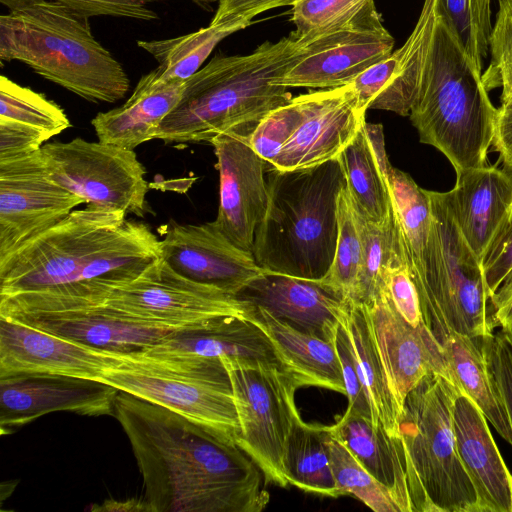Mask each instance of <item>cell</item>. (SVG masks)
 I'll return each mask as SVG.
<instances>
[{
	"mask_svg": "<svg viewBox=\"0 0 512 512\" xmlns=\"http://www.w3.org/2000/svg\"><path fill=\"white\" fill-rule=\"evenodd\" d=\"M160 257L148 224L87 204L0 260V297L15 312L100 306Z\"/></svg>",
	"mask_w": 512,
	"mask_h": 512,
	"instance_id": "cell-1",
	"label": "cell"
},
{
	"mask_svg": "<svg viewBox=\"0 0 512 512\" xmlns=\"http://www.w3.org/2000/svg\"><path fill=\"white\" fill-rule=\"evenodd\" d=\"M114 417L141 473L146 511L260 512L269 502L260 467L236 444L163 406L119 391Z\"/></svg>",
	"mask_w": 512,
	"mask_h": 512,
	"instance_id": "cell-2",
	"label": "cell"
},
{
	"mask_svg": "<svg viewBox=\"0 0 512 512\" xmlns=\"http://www.w3.org/2000/svg\"><path fill=\"white\" fill-rule=\"evenodd\" d=\"M307 42L293 31L247 55H216L185 80L180 101L160 123L155 139L210 144L229 130L250 134L269 112L293 98L287 87L273 83L300 59Z\"/></svg>",
	"mask_w": 512,
	"mask_h": 512,
	"instance_id": "cell-3",
	"label": "cell"
},
{
	"mask_svg": "<svg viewBox=\"0 0 512 512\" xmlns=\"http://www.w3.org/2000/svg\"><path fill=\"white\" fill-rule=\"evenodd\" d=\"M481 75L438 0L409 117L420 142L442 152L456 174L487 164L497 108Z\"/></svg>",
	"mask_w": 512,
	"mask_h": 512,
	"instance_id": "cell-4",
	"label": "cell"
},
{
	"mask_svg": "<svg viewBox=\"0 0 512 512\" xmlns=\"http://www.w3.org/2000/svg\"><path fill=\"white\" fill-rule=\"evenodd\" d=\"M89 16L56 0H26L0 16V60L20 61L90 102L129 90L122 65L93 36Z\"/></svg>",
	"mask_w": 512,
	"mask_h": 512,
	"instance_id": "cell-5",
	"label": "cell"
},
{
	"mask_svg": "<svg viewBox=\"0 0 512 512\" xmlns=\"http://www.w3.org/2000/svg\"><path fill=\"white\" fill-rule=\"evenodd\" d=\"M268 205L252 254L264 272L322 279L335 255L338 196L346 186L338 160L296 170L266 169Z\"/></svg>",
	"mask_w": 512,
	"mask_h": 512,
	"instance_id": "cell-6",
	"label": "cell"
},
{
	"mask_svg": "<svg viewBox=\"0 0 512 512\" xmlns=\"http://www.w3.org/2000/svg\"><path fill=\"white\" fill-rule=\"evenodd\" d=\"M459 391L447 378L432 373L405 398L400 438L412 512H480L453 430Z\"/></svg>",
	"mask_w": 512,
	"mask_h": 512,
	"instance_id": "cell-7",
	"label": "cell"
},
{
	"mask_svg": "<svg viewBox=\"0 0 512 512\" xmlns=\"http://www.w3.org/2000/svg\"><path fill=\"white\" fill-rule=\"evenodd\" d=\"M99 381L174 411L237 445L238 414L221 358H157L140 351L119 354Z\"/></svg>",
	"mask_w": 512,
	"mask_h": 512,
	"instance_id": "cell-8",
	"label": "cell"
},
{
	"mask_svg": "<svg viewBox=\"0 0 512 512\" xmlns=\"http://www.w3.org/2000/svg\"><path fill=\"white\" fill-rule=\"evenodd\" d=\"M425 191L432 213L438 276L421 303L424 323L440 346L450 333L472 338L490 336L497 326L493 295L485 284L482 263L465 241L446 192Z\"/></svg>",
	"mask_w": 512,
	"mask_h": 512,
	"instance_id": "cell-9",
	"label": "cell"
},
{
	"mask_svg": "<svg viewBox=\"0 0 512 512\" xmlns=\"http://www.w3.org/2000/svg\"><path fill=\"white\" fill-rule=\"evenodd\" d=\"M228 370L239 421L237 445L268 482L286 487V446L300 417L295 392L301 387L279 364L220 357Z\"/></svg>",
	"mask_w": 512,
	"mask_h": 512,
	"instance_id": "cell-10",
	"label": "cell"
},
{
	"mask_svg": "<svg viewBox=\"0 0 512 512\" xmlns=\"http://www.w3.org/2000/svg\"><path fill=\"white\" fill-rule=\"evenodd\" d=\"M103 305L131 321L169 331L224 316L248 320L254 310L234 294L183 277L161 258L134 280L113 288Z\"/></svg>",
	"mask_w": 512,
	"mask_h": 512,
	"instance_id": "cell-11",
	"label": "cell"
},
{
	"mask_svg": "<svg viewBox=\"0 0 512 512\" xmlns=\"http://www.w3.org/2000/svg\"><path fill=\"white\" fill-rule=\"evenodd\" d=\"M41 153L51 178L85 203L146 215V170L134 150L75 138L46 143Z\"/></svg>",
	"mask_w": 512,
	"mask_h": 512,
	"instance_id": "cell-12",
	"label": "cell"
},
{
	"mask_svg": "<svg viewBox=\"0 0 512 512\" xmlns=\"http://www.w3.org/2000/svg\"><path fill=\"white\" fill-rule=\"evenodd\" d=\"M300 36L308 39L304 53L273 84L319 89L345 86L389 56L394 46L374 0L333 26Z\"/></svg>",
	"mask_w": 512,
	"mask_h": 512,
	"instance_id": "cell-13",
	"label": "cell"
},
{
	"mask_svg": "<svg viewBox=\"0 0 512 512\" xmlns=\"http://www.w3.org/2000/svg\"><path fill=\"white\" fill-rule=\"evenodd\" d=\"M83 203L51 178L41 149L0 162V260Z\"/></svg>",
	"mask_w": 512,
	"mask_h": 512,
	"instance_id": "cell-14",
	"label": "cell"
},
{
	"mask_svg": "<svg viewBox=\"0 0 512 512\" xmlns=\"http://www.w3.org/2000/svg\"><path fill=\"white\" fill-rule=\"evenodd\" d=\"M248 135L229 130L210 142L219 172V208L212 222L233 244L252 253L268 205V164L252 149Z\"/></svg>",
	"mask_w": 512,
	"mask_h": 512,
	"instance_id": "cell-15",
	"label": "cell"
},
{
	"mask_svg": "<svg viewBox=\"0 0 512 512\" xmlns=\"http://www.w3.org/2000/svg\"><path fill=\"white\" fill-rule=\"evenodd\" d=\"M119 390L98 380L21 373L0 377V432L9 435L58 411L80 416H114Z\"/></svg>",
	"mask_w": 512,
	"mask_h": 512,
	"instance_id": "cell-16",
	"label": "cell"
},
{
	"mask_svg": "<svg viewBox=\"0 0 512 512\" xmlns=\"http://www.w3.org/2000/svg\"><path fill=\"white\" fill-rule=\"evenodd\" d=\"M302 120L270 166L286 171L336 160L365 124L351 84L301 94Z\"/></svg>",
	"mask_w": 512,
	"mask_h": 512,
	"instance_id": "cell-17",
	"label": "cell"
},
{
	"mask_svg": "<svg viewBox=\"0 0 512 512\" xmlns=\"http://www.w3.org/2000/svg\"><path fill=\"white\" fill-rule=\"evenodd\" d=\"M161 231V260L190 280L236 295L263 272L253 254L233 244L213 222L170 220Z\"/></svg>",
	"mask_w": 512,
	"mask_h": 512,
	"instance_id": "cell-18",
	"label": "cell"
},
{
	"mask_svg": "<svg viewBox=\"0 0 512 512\" xmlns=\"http://www.w3.org/2000/svg\"><path fill=\"white\" fill-rule=\"evenodd\" d=\"M362 307L402 412L406 396L426 376L436 373L451 381L441 346L427 327L415 328L401 317L385 288Z\"/></svg>",
	"mask_w": 512,
	"mask_h": 512,
	"instance_id": "cell-19",
	"label": "cell"
},
{
	"mask_svg": "<svg viewBox=\"0 0 512 512\" xmlns=\"http://www.w3.org/2000/svg\"><path fill=\"white\" fill-rule=\"evenodd\" d=\"M118 359L119 354L84 346L0 316V377L41 373L99 381Z\"/></svg>",
	"mask_w": 512,
	"mask_h": 512,
	"instance_id": "cell-20",
	"label": "cell"
},
{
	"mask_svg": "<svg viewBox=\"0 0 512 512\" xmlns=\"http://www.w3.org/2000/svg\"><path fill=\"white\" fill-rule=\"evenodd\" d=\"M236 296L301 331L329 342L335 340L340 319L349 303V299L323 279L264 271Z\"/></svg>",
	"mask_w": 512,
	"mask_h": 512,
	"instance_id": "cell-21",
	"label": "cell"
},
{
	"mask_svg": "<svg viewBox=\"0 0 512 512\" xmlns=\"http://www.w3.org/2000/svg\"><path fill=\"white\" fill-rule=\"evenodd\" d=\"M446 192L455 221L482 263L488 250L512 220V174L496 165L457 173Z\"/></svg>",
	"mask_w": 512,
	"mask_h": 512,
	"instance_id": "cell-22",
	"label": "cell"
},
{
	"mask_svg": "<svg viewBox=\"0 0 512 512\" xmlns=\"http://www.w3.org/2000/svg\"><path fill=\"white\" fill-rule=\"evenodd\" d=\"M0 316L84 346L116 354L141 351L170 332L126 319L105 305Z\"/></svg>",
	"mask_w": 512,
	"mask_h": 512,
	"instance_id": "cell-23",
	"label": "cell"
},
{
	"mask_svg": "<svg viewBox=\"0 0 512 512\" xmlns=\"http://www.w3.org/2000/svg\"><path fill=\"white\" fill-rule=\"evenodd\" d=\"M452 418L457 451L476 491L480 512H512V473L486 417L469 396L459 391Z\"/></svg>",
	"mask_w": 512,
	"mask_h": 512,
	"instance_id": "cell-24",
	"label": "cell"
},
{
	"mask_svg": "<svg viewBox=\"0 0 512 512\" xmlns=\"http://www.w3.org/2000/svg\"><path fill=\"white\" fill-rule=\"evenodd\" d=\"M157 358H220L281 365L265 332L245 318L224 316L168 332L140 351ZM282 366V365H281Z\"/></svg>",
	"mask_w": 512,
	"mask_h": 512,
	"instance_id": "cell-25",
	"label": "cell"
},
{
	"mask_svg": "<svg viewBox=\"0 0 512 512\" xmlns=\"http://www.w3.org/2000/svg\"><path fill=\"white\" fill-rule=\"evenodd\" d=\"M184 87V80L164 79L157 67L143 75L123 105L91 120L98 140L129 150L155 140L160 123L180 101Z\"/></svg>",
	"mask_w": 512,
	"mask_h": 512,
	"instance_id": "cell-26",
	"label": "cell"
},
{
	"mask_svg": "<svg viewBox=\"0 0 512 512\" xmlns=\"http://www.w3.org/2000/svg\"><path fill=\"white\" fill-rule=\"evenodd\" d=\"M386 179L404 254L421 304L431 293L438 276L429 198L409 174L391 164Z\"/></svg>",
	"mask_w": 512,
	"mask_h": 512,
	"instance_id": "cell-27",
	"label": "cell"
},
{
	"mask_svg": "<svg viewBox=\"0 0 512 512\" xmlns=\"http://www.w3.org/2000/svg\"><path fill=\"white\" fill-rule=\"evenodd\" d=\"M253 307L248 320L265 332L282 367L295 377L301 387L326 388L345 395L335 340L329 342L301 331L267 311Z\"/></svg>",
	"mask_w": 512,
	"mask_h": 512,
	"instance_id": "cell-28",
	"label": "cell"
},
{
	"mask_svg": "<svg viewBox=\"0 0 512 512\" xmlns=\"http://www.w3.org/2000/svg\"><path fill=\"white\" fill-rule=\"evenodd\" d=\"M331 433L389 489L400 512H412L400 437H392L384 428H376L371 420L347 411L331 425Z\"/></svg>",
	"mask_w": 512,
	"mask_h": 512,
	"instance_id": "cell-29",
	"label": "cell"
},
{
	"mask_svg": "<svg viewBox=\"0 0 512 512\" xmlns=\"http://www.w3.org/2000/svg\"><path fill=\"white\" fill-rule=\"evenodd\" d=\"M349 337L357 372L376 428L400 437L402 411L394 398L362 305L349 303L340 319Z\"/></svg>",
	"mask_w": 512,
	"mask_h": 512,
	"instance_id": "cell-30",
	"label": "cell"
},
{
	"mask_svg": "<svg viewBox=\"0 0 512 512\" xmlns=\"http://www.w3.org/2000/svg\"><path fill=\"white\" fill-rule=\"evenodd\" d=\"M452 383L469 396L496 432L512 446V430L482 354L480 338L450 333L441 344Z\"/></svg>",
	"mask_w": 512,
	"mask_h": 512,
	"instance_id": "cell-31",
	"label": "cell"
},
{
	"mask_svg": "<svg viewBox=\"0 0 512 512\" xmlns=\"http://www.w3.org/2000/svg\"><path fill=\"white\" fill-rule=\"evenodd\" d=\"M337 160L353 208L372 222H383L392 210L387 171L380 165L365 124Z\"/></svg>",
	"mask_w": 512,
	"mask_h": 512,
	"instance_id": "cell-32",
	"label": "cell"
},
{
	"mask_svg": "<svg viewBox=\"0 0 512 512\" xmlns=\"http://www.w3.org/2000/svg\"><path fill=\"white\" fill-rule=\"evenodd\" d=\"M331 426L309 424L299 417L289 436L285 474L289 484L310 493L341 496L331 466Z\"/></svg>",
	"mask_w": 512,
	"mask_h": 512,
	"instance_id": "cell-33",
	"label": "cell"
},
{
	"mask_svg": "<svg viewBox=\"0 0 512 512\" xmlns=\"http://www.w3.org/2000/svg\"><path fill=\"white\" fill-rule=\"evenodd\" d=\"M252 24V20L234 19L209 26L179 37L163 40H141L137 45L158 62L164 79L187 80L195 74L224 38Z\"/></svg>",
	"mask_w": 512,
	"mask_h": 512,
	"instance_id": "cell-34",
	"label": "cell"
},
{
	"mask_svg": "<svg viewBox=\"0 0 512 512\" xmlns=\"http://www.w3.org/2000/svg\"><path fill=\"white\" fill-rule=\"evenodd\" d=\"M354 212L362 243V265L350 301L363 305L384 288L385 271L401 249V237L393 208L383 222H372Z\"/></svg>",
	"mask_w": 512,
	"mask_h": 512,
	"instance_id": "cell-35",
	"label": "cell"
},
{
	"mask_svg": "<svg viewBox=\"0 0 512 512\" xmlns=\"http://www.w3.org/2000/svg\"><path fill=\"white\" fill-rule=\"evenodd\" d=\"M0 119L36 127L51 137L71 127L57 103L4 75L0 77Z\"/></svg>",
	"mask_w": 512,
	"mask_h": 512,
	"instance_id": "cell-36",
	"label": "cell"
},
{
	"mask_svg": "<svg viewBox=\"0 0 512 512\" xmlns=\"http://www.w3.org/2000/svg\"><path fill=\"white\" fill-rule=\"evenodd\" d=\"M338 237L335 255L322 279L350 300L362 265V243L354 208L346 187L338 196Z\"/></svg>",
	"mask_w": 512,
	"mask_h": 512,
	"instance_id": "cell-37",
	"label": "cell"
},
{
	"mask_svg": "<svg viewBox=\"0 0 512 512\" xmlns=\"http://www.w3.org/2000/svg\"><path fill=\"white\" fill-rule=\"evenodd\" d=\"M332 434V433H331ZM331 466L340 495H353L375 512H400L389 489L373 477L333 436Z\"/></svg>",
	"mask_w": 512,
	"mask_h": 512,
	"instance_id": "cell-38",
	"label": "cell"
},
{
	"mask_svg": "<svg viewBox=\"0 0 512 512\" xmlns=\"http://www.w3.org/2000/svg\"><path fill=\"white\" fill-rule=\"evenodd\" d=\"M498 12L489 38L490 64L481 79L489 92L501 88V103L512 102V0H498Z\"/></svg>",
	"mask_w": 512,
	"mask_h": 512,
	"instance_id": "cell-39",
	"label": "cell"
},
{
	"mask_svg": "<svg viewBox=\"0 0 512 512\" xmlns=\"http://www.w3.org/2000/svg\"><path fill=\"white\" fill-rule=\"evenodd\" d=\"M302 117L303 101L302 96L298 95L269 112L258 122L248 135L250 146L267 164L272 165L299 126Z\"/></svg>",
	"mask_w": 512,
	"mask_h": 512,
	"instance_id": "cell-40",
	"label": "cell"
},
{
	"mask_svg": "<svg viewBox=\"0 0 512 512\" xmlns=\"http://www.w3.org/2000/svg\"><path fill=\"white\" fill-rule=\"evenodd\" d=\"M384 284L392 304L401 317L415 328L426 327L418 291L406 261L402 242L401 249L385 271Z\"/></svg>",
	"mask_w": 512,
	"mask_h": 512,
	"instance_id": "cell-41",
	"label": "cell"
},
{
	"mask_svg": "<svg viewBox=\"0 0 512 512\" xmlns=\"http://www.w3.org/2000/svg\"><path fill=\"white\" fill-rule=\"evenodd\" d=\"M368 0H298L292 6L295 32L305 35L324 30L354 14Z\"/></svg>",
	"mask_w": 512,
	"mask_h": 512,
	"instance_id": "cell-42",
	"label": "cell"
},
{
	"mask_svg": "<svg viewBox=\"0 0 512 512\" xmlns=\"http://www.w3.org/2000/svg\"><path fill=\"white\" fill-rule=\"evenodd\" d=\"M480 345L512 430V332L499 330L480 338Z\"/></svg>",
	"mask_w": 512,
	"mask_h": 512,
	"instance_id": "cell-43",
	"label": "cell"
},
{
	"mask_svg": "<svg viewBox=\"0 0 512 512\" xmlns=\"http://www.w3.org/2000/svg\"><path fill=\"white\" fill-rule=\"evenodd\" d=\"M26 0H0L8 9ZM89 17L114 16L150 21L158 18L148 5L163 0H56ZM206 11H212V4L218 0H189Z\"/></svg>",
	"mask_w": 512,
	"mask_h": 512,
	"instance_id": "cell-44",
	"label": "cell"
},
{
	"mask_svg": "<svg viewBox=\"0 0 512 512\" xmlns=\"http://www.w3.org/2000/svg\"><path fill=\"white\" fill-rule=\"evenodd\" d=\"M335 347L341 364L345 396L348 399L346 411L372 421L370 405L357 372L352 346L347 332L341 324L335 337Z\"/></svg>",
	"mask_w": 512,
	"mask_h": 512,
	"instance_id": "cell-45",
	"label": "cell"
},
{
	"mask_svg": "<svg viewBox=\"0 0 512 512\" xmlns=\"http://www.w3.org/2000/svg\"><path fill=\"white\" fill-rule=\"evenodd\" d=\"M51 138L36 127L0 119V162L31 155Z\"/></svg>",
	"mask_w": 512,
	"mask_h": 512,
	"instance_id": "cell-46",
	"label": "cell"
},
{
	"mask_svg": "<svg viewBox=\"0 0 512 512\" xmlns=\"http://www.w3.org/2000/svg\"><path fill=\"white\" fill-rule=\"evenodd\" d=\"M482 272L492 295L512 279V220L488 250L482 262Z\"/></svg>",
	"mask_w": 512,
	"mask_h": 512,
	"instance_id": "cell-47",
	"label": "cell"
},
{
	"mask_svg": "<svg viewBox=\"0 0 512 512\" xmlns=\"http://www.w3.org/2000/svg\"><path fill=\"white\" fill-rule=\"evenodd\" d=\"M439 1L476 70L482 74L483 60L473 34L469 0Z\"/></svg>",
	"mask_w": 512,
	"mask_h": 512,
	"instance_id": "cell-48",
	"label": "cell"
},
{
	"mask_svg": "<svg viewBox=\"0 0 512 512\" xmlns=\"http://www.w3.org/2000/svg\"><path fill=\"white\" fill-rule=\"evenodd\" d=\"M298 0H218L210 23L219 24L234 19L252 20L256 15L273 8L293 6Z\"/></svg>",
	"mask_w": 512,
	"mask_h": 512,
	"instance_id": "cell-49",
	"label": "cell"
},
{
	"mask_svg": "<svg viewBox=\"0 0 512 512\" xmlns=\"http://www.w3.org/2000/svg\"><path fill=\"white\" fill-rule=\"evenodd\" d=\"M491 145L499 153L503 169L512 174V102L501 103L496 110Z\"/></svg>",
	"mask_w": 512,
	"mask_h": 512,
	"instance_id": "cell-50",
	"label": "cell"
},
{
	"mask_svg": "<svg viewBox=\"0 0 512 512\" xmlns=\"http://www.w3.org/2000/svg\"><path fill=\"white\" fill-rule=\"evenodd\" d=\"M491 0H469L475 42L482 60L489 50V38L492 31Z\"/></svg>",
	"mask_w": 512,
	"mask_h": 512,
	"instance_id": "cell-51",
	"label": "cell"
},
{
	"mask_svg": "<svg viewBox=\"0 0 512 512\" xmlns=\"http://www.w3.org/2000/svg\"><path fill=\"white\" fill-rule=\"evenodd\" d=\"M492 302L496 326L503 331L512 332V279L493 294Z\"/></svg>",
	"mask_w": 512,
	"mask_h": 512,
	"instance_id": "cell-52",
	"label": "cell"
}]
</instances>
